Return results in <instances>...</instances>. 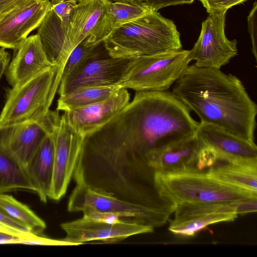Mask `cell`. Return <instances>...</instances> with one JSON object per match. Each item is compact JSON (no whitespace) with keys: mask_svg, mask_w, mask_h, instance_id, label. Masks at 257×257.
I'll list each match as a JSON object with an SVG mask.
<instances>
[{"mask_svg":"<svg viewBox=\"0 0 257 257\" xmlns=\"http://www.w3.org/2000/svg\"><path fill=\"white\" fill-rule=\"evenodd\" d=\"M156 173L146 158L132 151L84 140L73 177L76 185L102 191L169 218L176 204L162 194Z\"/></svg>","mask_w":257,"mask_h":257,"instance_id":"obj_1","label":"cell"},{"mask_svg":"<svg viewBox=\"0 0 257 257\" xmlns=\"http://www.w3.org/2000/svg\"><path fill=\"white\" fill-rule=\"evenodd\" d=\"M199 124L172 91H137L133 99L95 133L146 158L195 135Z\"/></svg>","mask_w":257,"mask_h":257,"instance_id":"obj_2","label":"cell"},{"mask_svg":"<svg viewBox=\"0 0 257 257\" xmlns=\"http://www.w3.org/2000/svg\"><path fill=\"white\" fill-rule=\"evenodd\" d=\"M172 92L200 122L254 142L257 105L236 76L193 64L175 82Z\"/></svg>","mask_w":257,"mask_h":257,"instance_id":"obj_3","label":"cell"},{"mask_svg":"<svg viewBox=\"0 0 257 257\" xmlns=\"http://www.w3.org/2000/svg\"><path fill=\"white\" fill-rule=\"evenodd\" d=\"M103 42L114 58L133 59L182 49L174 22L153 11L115 29Z\"/></svg>","mask_w":257,"mask_h":257,"instance_id":"obj_4","label":"cell"},{"mask_svg":"<svg viewBox=\"0 0 257 257\" xmlns=\"http://www.w3.org/2000/svg\"><path fill=\"white\" fill-rule=\"evenodd\" d=\"M109 0H84L75 5L63 25L51 9L37 28L46 55L64 68L73 50L92 32Z\"/></svg>","mask_w":257,"mask_h":257,"instance_id":"obj_5","label":"cell"},{"mask_svg":"<svg viewBox=\"0 0 257 257\" xmlns=\"http://www.w3.org/2000/svg\"><path fill=\"white\" fill-rule=\"evenodd\" d=\"M63 70L52 65L20 86L6 89L0 124L38 120L46 114L58 89Z\"/></svg>","mask_w":257,"mask_h":257,"instance_id":"obj_6","label":"cell"},{"mask_svg":"<svg viewBox=\"0 0 257 257\" xmlns=\"http://www.w3.org/2000/svg\"><path fill=\"white\" fill-rule=\"evenodd\" d=\"M156 181L162 194L176 205L181 203H233L257 197V193L229 186L206 172H157Z\"/></svg>","mask_w":257,"mask_h":257,"instance_id":"obj_7","label":"cell"},{"mask_svg":"<svg viewBox=\"0 0 257 257\" xmlns=\"http://www.w3.org/2000/svg\"><path fill=\"white\" fill-rule=\"evenodd\" d=\"M191 61L190 50L183 49L133 58L120 86L136 91L168 90Z\"/></svg>","mask_w":257,"mask_h":257,"instance_id":"obj_8","label":"cell"},{"mask_svg":"<svg viewBox=\"0 0 257 257\" xmlns=\"http://www.w3.org/2000/svg\"><path fill=\"white\" fill-rule=\"evenodd\" d=\"M132 60L111 57L102 42L61 78L58 93L61 96L83 87L120 86Z\"/></svg>","mask_w":257,"mask_h":257,"instance_id":"obj_9","label":"cell"},{"mask_svg":"<svg viewBox=\"0 0 257 257\" xmlns=\"http://www.w3.org/2000/svg\"><path fill=\"white\" fill-rule=\"evenodd\" d=\"M91 208L118 215L122 221L153 227L165 224L169 218L146 208L118 199L102 191L76 185L70 196L69 212L82 211Z\"/></svg>","mask_w":257,"mask_h":257,"instance_id":"obj_10","label":"cell"},{"mask_svg":"<svg viewBox=\"0 0 257 257\" xmlns=\"http://www.w3.org/2000/svg\"><path fill=\"white\" fill-rule=\"evenodd\" d=\"M49 133L54 145L53 174L49 199L58 201L67 191L85 138L74 130L64 114Z\"/></svg>","mask_w":257,"mask_h":257,"instance_id":"obj_11","label":"cell"},{"mask_svg":"<svg viewBox=\"0 0 257 257\" xmlns=\"http://www.w3.org/2000/svg\"><path fill=\"white\" fill-rule=\"evenodd\" d=\"M226 13L209 15L202 23L199 38L190 50L196 66L220 69L237 55V41L225 35Z\"/></svg>","mask_w":257,"mask_h":257,"instance_id":"obj_12","label":"cell"},{"mask_svg":"<svg viewBox=\"0 0 257 257\" xmlns=\"http://www.w3.org/2000/svg\"><path fill=\"white\" fill-rule=\"evenodd\" d=\"M238 202L177 204L169 230L176 235L192 237L208 225L233 221L238 216L236 211Z\"/></svg>","mask_w":257,"mask_h":257,"instance_id":"obj_13","label":"cell"},{"mask_svg":"<svg viewBox=\"0 0 257 257\" xmlns=\"http://www.w3.org/2000/svg\"><path fill=\"white\" fill-rule=\"evenodd\" d=\"M49 111L38 120L0 124V147L10 152L25 169L48 134L55 118Z\"/></svg>","mask_w":257,"mask_h":257,"instance_id":"obj_14","label":"cell"},{"mask_svg":"<svg viewBox=\"0 0 257 257\" xmlns=\"http://www.w3.org/2000/svg\"><path fill=\"white\" fill-rule=\"evenodd\" d=\"M60 226L66 234L62 239L74 245L92 241L114 242L134 235L151 233L154 229L153 227L135 223L122 221L111 224L83 217L63 223Z\"/></svg>","mask_w":257,"mask_h":257,"instance_id":"obj_15","label":"cell"},{"mask_svg":"<svg viewBox=\"0 0 257 257\" xmlns=\"http://www.w3.org/2000/svg\"><path fill=\"white\" fill-rule=\"evenodd\" d=\"M50 0H31L0 17V47L16 50L51 10Z\"/></svg>","mask_w":257,"mask_h":257,"instance_id":"obj_16","label":"cell"},{"mask_svg":"<svg viewBox=\"0 0 257 257\" xmlns=\"http://www.w3.org/2000/svg\"><path fill=\"white\" fill-rule=\"evenodd\" d=\"M197 134L205 146L217 153L218 161L257 166V147L254 142L202 122H199Z\"/></svg>","mask_w":257,"mask_h":257,"instance_id":"obj_17","label":"cell"},{"mask_svg":"<svg viewBox=\"0 0 257 257\" xmlns=\"http://www.w3.org/2000/svg\"><path fill=\"white\" fill-rule=\"evenodd\" d=\"M130 94L121 88L112 96L86 106L64 111L69 123L84 138L109 122L129 102Z\"/></svg>","mask_w":257,"mask_h":257,"instance_id":"obj_18","label":"cell"},{"mask_svg":"<svg viewBox=\"0 0 257 257\" xmlns=\"http://www.w3.org/2000/svg\"><path fill=\"white\" fill-rule=\"evenodd\" d=\"M204 144L197 133L147 156L149 164L157 172L178 173L198 171V155Z\"/></svg>","mask_w":257,"mask_h":257,"instance_id":"obj_19","label":"cell"},{"mask_svg":"<svg viewBox=\"0 0 257 257\" xmlns=\"http://www.w3.org/2000/svg\"><path fill=\"white\" fill-rule=\"evenodd\" d=\"M15 50L16 52L5 71L7 79L12 87L20 86L53 65L38 34L28 37Z\"/></svg>","mask_w":257,"mask_h":257,"instance_id":"obj_20","label":"cell"},{"mask_svg":"<svg viewBox=\"0 0 257 257\" xmlns=\"http://www.w3.org/2000/svg\"><path fill=\"white\" fill-rule=\"evenodd\" d=\"M151 11L147 5L137 6L109 1L85 42L90 46L98 45L115 29Z\"/></svg>","mask_w":257,"mask_h":257,"instance_id":"obj_21","label":"cell"},{"mask_svg":"<svg viewBox=\"0 0 257 257\" xmlns=\"http://www.w3.org/2000/svg\"><path fill=\"white\" fill-rule=\"evenodd\" d=\"M54 145L48 133L25 170L40 200L47 202L50 193L53 174Z\"/></svg>","mask_w":257,"mask_h":257,"instance_id":"obj_22","label":"cell"},{"mask_svg":"<svg viewBox=\"0 0 257 257\" xmlns=\"http://www.w3.org/2000/svg\"><path fill=\"white\" fill-rule=\"evenodd\" d=\"M206 172L229 186L257 193V166L218 161Z\"/></svg>","mask_w":257,"mask_h":257,"instance_id":"obj_23","label":"cell"},{"mask_svg":"<svg viewBox=\"0 0 257 257\" xmlns=\"http://www.w3.org/2000/svg\"><path fill=\"white\" fill-rule=\"evenodd\" d=\"M17 190L35 192L24 166L10 152L0 147V194Z\"/></svg>","mask_w":257,"mask_h":257,"instance_id":"obj_24","label":"cell"},{"mask_svg":"<svg viewBox=\"0 0 257 257\" xmlns=\"http://www.w3.org/2000/svg\"><path fill=\"white\" fill-rule=\"evenodd\" d=\"M121 88L120 86L78 88L60 96L57 110L65 111L86 106L112 96Z\"/></svg>","mask_w":257,"mask_h":257,"instance_id":"obj_25","label":"cell"},{"mask_svg":"<svg viewBox=\"0 0 257 257\" xmlns=\"http://www.w3.org/2000/svg\"><path fill=\"white\" fill-rule=\"evenodd\" d=\"M0 206L8 215L23 223L34 234H38L46 228L43 220L28 206L12 195L0 194Z\"/></svg>","mask_w":257,"mask_h":257,"instance_id":"obj_26","label":"cell"},{"mask_svg":"<svg viewBox=\"0 0 257 257\" xmlns=\"http://www.w3.org/2000/svg\"><path fill=\"white\" fill-rule=\"evenodd\" d=\"M101 43L89 46L85 40L79 43L68 56L63 70L62 77L68 74L76 65L92 54Z\"/></svg>","mask_w":257,"mask_h":257,"instance_id":"obj_27","label":"cell"},{"mask_svg":"<svg viewBox=\"0 0 257 257\" xmlns=\"http://www.w3.org/2000/svg\"><path fill=\"white\" fill-rule=\"evenodd\" d=\"M210 14L226 13L232 7L242 4L247 0H198Z\"/></svg>","mask_w":257,"mask_h":257,"instance_id":"obj_28","label":"cell"},{"mask_svg":"<svg viewBox=\"0 0 257 257\" xmlns=\"http://www.w3.org/2000/svg\"><path fill=\"white\" fill-rule=\"evenodd\" d=\"M51 9L61 20L63 25H66L70 18L73 6L76 3L68 0H50Z\"/></svg>","mask_w":257,"mask_h":257,"instance_id":"obj_29","label":"cell"},{"mask_svg":"<svg viewBox=\"0 0 257 257\" xmlns=\"http://www.w3.org/2000/svg\"><path fill=\"white\" fill-rule=\"evenodd\" d=\"M248 31L251 42V51L255 59L257 58V3L254 2L247 17Z\"/></svg>","mask_w":257,"mask_h":257,"instance_id":"obj_30","label":"cell"},{"mask_svg":"<svg viewBox=\"0 0 257 257\" xmlns=\"http://www.w3.org/2000/svg\"><path fill=\"white\" fill-rule=\"evenodd\" d=\"M20 244L40 245L68 246L74 245V244L63 239H53L42 237L35 234L30 237L23 238Z\"/></svg>","mask_w":257,"mask_h":257,"instance_id":"obj_31","label":"cell"},{"mask_svg":"<svg viewBox=\"0 0 257 257\" xmlns=\"http://www.w3.org/2000/svg\"><path fill=\"white\" fill-rule=\"evenodd\" d=\"M0 223L25 235L31 236L34 234L25 225L13 218L0 206Z\"/></svg>","mask_w":257,"mask_h":257,"instance_id":"obj_32","label":"cell"},{"mask_svg":"<svg viewBox=\"0 0 257 257\" xmlns=\"http://www.w3.org/2000/svg\"><path fill=\"white\" fill-rule=\"evenodd\" d=\"M143 2L152 11L158 12L161 9L170 6L191 4L194 0H143Z\"/></svg>","mask_w":257,"mask_h":257,"instance_id":"obj_33","label":"cell"},{"mask_svg":"<svg viewBox=\"0 0 257 257\" xmlns=\"http://www.w3.org/2000/svg\"><path fill=\"white\" fill-rule=\"evenodd\" d=\"M257 210V197L243 199L237 204V214L244 215L256 212Z\"/></svg>","mask_w":257,"mask_h":257,"instance_id":"obj_34","label":"cell"},{"mask_svg":"<svg viewBox=\"0 0 257 257\" xmlns=\"http://www.w3.org/2000/svg\"><path fill=\"white\" fill-rule=\"evenodd\" d=\"M31 0H0V17L28 3Z\"/></svg>","mask_w":257,"mask_h":257,"instance_id":"obj_35","label":"cell"},{"mask_svg":"<svg viewBox=\"0 0 257 257\" xmlns=\"http://www.w3.org/2000/svg\"><path fill=\"white\" fill-rule=\"evenodd\" d=\"M23 238L26 237H22L0 231V244H20L22 239Z\"/></svg>","mask_w":257,"mask_h":257,"instance_id":"obj_36","label":"cell"},{"mask_svg":"<svg viewBox=\"0 0 257 257\" xmlns=\"http://www.w3.org/2000/svg\"><path fill=\"white\" fill-rule=\"evenodd\" d=\"M10 56L4 48L0 49V80L10 63Z\"/></svg>","mask_w":257,"mask_h":257,"instance_id":"obj_37","label":"cell"},{"mask_svg":"<svg viewBox=\"0 0 257 257\" xmlns=\"http://www.w3.org/2000/svg\"><path fill=\"white\" fill-rule=\"evenodd\" d=\"M0 231L8 233L13 234H14V235H16L17 236H19L20 237H26V238L30 237L31 236H33L34 235H35V234H34V235H31V236L25 235V234L21 233L16 230L11 229L5 225H4L1 223H0Z\"/></svg>","mask_w":257,"mask_h":257,"instance_id":"obj_38","label":"cell"},{"mask_svg":"<svg viewBox=\"0 0 257 257\" xmlns=\"http://www.w3.org/2000/svg\"><path fill=\"white\" fill-rule=\"evenodd\" d=\"M112 2H119L137 6H143L146 5L143 0H109Z\"/></svg>","mask_w":257,"mask_h":257,"instance_id":"obj_39","label":"cell"},{"mask_svg":"<svg viewBox=\"0 0 257 257\" xmlns=\"http://www.w3.org/2000/svg\"><path fill=\"white\" fill-rule=\"evenodd\" d=\"M68 1H70L72 2H75V3H79L82 2L84 0H68Z\"/></svg>","mask_w":257,"mask_h":257,"instance_id":"obj_40","label":"cell"}]
</instances>
